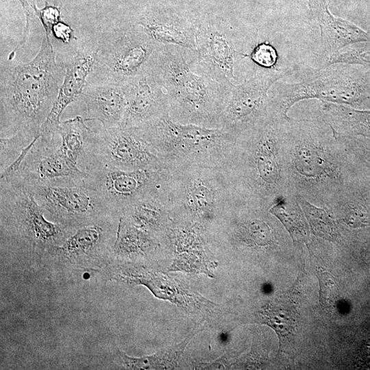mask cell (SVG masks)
I'll list each match as a JSON object with an SVG mask.
<instances>
[{"label":"cell","instance_id":"cell-1","mask_svg":"<svg viewBox=\"0 0 370 370\" xmlns=\"http://www.w3.org/2000/svg\"><path fill=\"white\" fill-rule=\"evenodd\" d=\"M64 74L65 65L56 62L51 38L45 35L32 60L1 64V136L19 131L40 136Z\"/></svg>","mask_w":370,"mask_h":370},{"label":"cell","instance_id":"cell-2","mask_svg":"<svg viewBox=\"0 0 370 370\" xmlns=\"http://www.w3.org/2000/svg\"><path fill=\"white\" fill-rule=\"evenodd\" d=\"M191 52L180 46L162 45L153 56L149 69L167 94L169 115L173 121L219 128L232 85L196 71L191 64Z\"/></svg>","mask_w":370,"mask_h":370},{"label":"cell","instance_id":"cell-3","mask_svg":"<svg viewBox=\"0 0 370 370\" xmlns=\"http://www.w3.org/2000/svg\"><path fill=\"white\" fill-rule=\"evenodd\" d=\"M168 166L199 165L225 169L236 136L223 128L173 121L169 114L136 127Z\"/></svg>","mask_w":370,"mask_h":370},{"label":"cell","instance_id":"cell-4","mask_svg":"<svg viewBox=\"0 0 370 370\" xmlns=\"http://www.w3.org/2000/svg\"><path fill=\"white\" fill-rule=\"evenodd\" d=\"M297 71L298 82L279 80L271 87L273 112L288 117L287 112L294 104L308 99L354 107L370 100V71L363 70L358 64L335 63Z\"/></svg>","mask_w":370,"mask_h":370},{"label":"cell","instance_id":"cell-5","mask_svg":"<svg viewBox=\"0 0 370 370\" xmlns=\"http://www.w3.org/2000/svg\"><path fill=\"white\" fill-rule=\"evenodd\" d=\"M169 190L173 217L201 225L218 221L234 195L223 168L169 166Z\"/></svg>","mask_w":370,"mask_h":370},{"label":"cell","instance_id":"cell-6","mask_svg":"<svg viewBox=\"0 0 370 370\" xmlns=\"http://www.w3.org/2000/svg\"><path fill=\"white\" fill-rule=\"evenodd\" d=\"M0 212L9 238L33 250L59 245L74 229L48 221L29 187L12 177H0Z\"/></svg>","mask_w":370,"mask_h":370},{"label":"cell","instance_id":"cell-7","mask_svg":"<svg viewBox=\"0 0 370 370\" xmlns=\"http://www.w3.org/2000/svg\"><path fill=\"white\" fill-rule=\"evenodd\" d=\"M94 73L101 83L123 85L144 73L162 45L137 24L102 34L96 44Z\"/></svg>","mask_w":370,"mask_h":370},{"label":"cell","instance_id":"cell-8","mask_svg":"<svg viewBox=\"0 0 370 370\" xmlns=\"http://www.w3.org/2000/svg\"><path fill=\"white\" fill-rule=\"evenodd\" d=\"M28 186L45 212L67 227L75 228L120 217L81 178L62 177Z\"/></svg>","mask_w":370,"mask_h":370},{"label":"cell","instance_id":"cell-9","mask_svg":"<svg viewBox=\"0 0 370 370\" xmlns=\"http://www.w3.org/2000/svg\"><path fill=\"white\" fill-rule=\"evenodd\" d=\"M83 184L97 191L121 217L133 203L169 188V166L133 170L116 169L86 161Z\"/></svg>","mask_w":370,"mask_h":370},{"label":"cell","instance_id":"cell-10","mask_svg":"<svg viewBox=\"0 0 370 370\" xmlns=\"http://www.w3.org/2000/svg\"><path fill=\"white\" fill-rule=\"evenodd\" d=\"M84 158L86 161L126 170L169 166L136 127L92 130Z\"/></svg>","mask_w":370,"mask_h":370},{"label":"cell","instance_id":"cell-11","mask_svg":"<svg viewBox=\"0 0 370 370\" xmlns=\"http://www.w3.org/2000/svg\"><path fill=\"white\" fill-rule=\"evenodd\" d=\"M291 70L256 69L251 77L230 86L219 128L236 136L271 114L270 90Z\"/></svg>","mask_w":370,"mask_h":370},{"label":"cell","instance_id":"cell-12","mask_svg":"<svg viewBox=\"0 0 370 370\" xmlns=\"http://www.w3.org/2000/svg\"><path fill=\"white\" fill-rule=\"evenodd\" d=\"M245 58V53L237 49L227 21L215 16L198 19L196 50L191 53V64L196 71L223 84H236V66Z\"/></svg>","mask_w":370,"mask_h":370},{"label":"cell","instance_id":"cell-13","mask_svg":"<svg viewBox=\"0 0 370 370\" xmlns=\"http://www.w3.org/2000/svg\"><path fill=\"white\" fill-rule=\"evenodd\" d=\"M58 138V135H40L35 138L18 169L5 177H12L33 186L58 178L84 177L86 173L69 160L60 149V145L57 147Z\"/></svg>","mask_w":370,"mask_h":370},{"label":"cell","instance_id":"cell-14","mask_svg":"<svg viewBox=\"0 0 370 370\" xmlns=\"http://www.w3.org/2000/svg\"><path fill=\"white\" fill-rule=\"evenodd\" d=\"M122 86L125 110L122 127H136L169 114L167 94L151 69Z\"/></svg>","mask_w":370,"mask_h":370},{"label":"cell","instance_id":"cell-15","mask_svg":"<svg viewBox=\"0 0 370 370\" xmlns=\"http://www.w3.org/2000/svg\"><path fill=\"white\" fill-rule=\"evenodd\" d=\"M97 47H83L65 65V74L54 103L40 130L42 136H58L61 116L66 108L79 99L86 79L95 69Z\"/></svg>","mask_w":370,"mask_h":370},{"label":"cell","instance_id":"cell-16","mask_svg":"<svg viewBox=\"0 0 370 370\" xmlns=\"http://www.w3.org/2000/svg\"><path fill=\"white\" fill-rule=\"evenodd\" d=\"M112 278L129 284L143 285L155 297L168 300L185 310H196L201 307H212L214 305L212 302L186 288L171 278L141 267H120L114 272Z\"/></svg>","mask_w":370,"mask_h":370},{"label":"cell","instance_id":"cell-17","mask_svg":"<svg viewBox=\"0 0 370 370\" xmlns=\"http://www.w3.org/2000/svg\"><path fill=\"white\" fill-rule=\"evenodd\" d=\"M198 19L165 8L149 7L137 25L154 41L196 50Z\"/></svg>","mask_w":370,"mask_h":370},{"label":"cell","instance_id":"cell-18","mask_svg":"<svg viewBox=\"0 0 370 370\" xmlns=\"http://www.w3.org/2000/svg\"><path fill=\"white\" fill-rule=\"evenodd\" d=\"M310 18L320 29V54L325 59L342 49L370 40V32L352 22L334 16L329 0H307Z\"/></svg>","mask_w":370,"mask_h":370},{"label":"cell","instance_id":"cell-19","mask_svg":"<svg viewBox=\"0 0 370 370\" xmlns=\"http://www.w3.org/2000/svg\"><path fill=\"white\" fill-rule=\"evenodd\" d=\"M79 99L86 106V121L97 120L105 128L121 126L126 105L121 85L86 84Z\"/></svg>","mask_w":370,"mask_h":370},{"label":"cell","instance_id":"cell-20","mask_svg":"<svg viewBox=\"0 0 370 370\" xmlns=\"http://www.w3.org/2000/svg\"><path fill=\"white\" fill-rule=\"evenodd\" d=\"M121 216L158 239L173 221L169 188L133 203Z\"/></svg>","mask_w":370,"mask_h":370},{"label":"cell","instance_id":"cell-21","mask_svg":"<svg viewBox=\"0 0 370 370\" xmlns=\"http://www.w3.org/2000/svg\"><path fill=\"white\" fill-rule=\"evenodd\" d=\"M75 227L59 245L48 251L66 259H75L92 254L108 245L110 240V221Z\"/></svg>","mask_w":370,"mask_h":370},{"label":"cell","instance_id":"cell-22","mask_svg":"<svg viewBox=\"0 0 370 370\" xmlns=\"http://www.w3.org/2000/svg\"><path fill=\"white\" fill-rule=\"evenodd\" d=\"M158 246L157 238L137 227L124 217H119L112 248L116 257L123 259L142 257L152 252Z\"/></svg>","mask_w":370,"mask_h":370},{"label":"cell","instance_id":"cell-23","mask_svg":"<svg viewBox=\"0 0 370 370\" xmlns=\"http://www.w3.org/2000/svg\"><path fill=\"white\" fill-rule=\"evenodd\" d=\"M173 246L175 255L169 271L204 273L214 278L211 269L214 268V263L208 259L206 238H186L175 243Z\"/></svg>","mask_w":370,"mask_h":370},{"label":"cell","instance_id":"cell-24","mask_svg":"<svg viewBox=\"0 0 370 370\" xmlns=\"http://www.w3.org/2000/svg\"><path fill=\"white\" fill-rule=\"evenodd\" d=\"M198 332L194 330L182 342L148 356L139 358L132 357L120 351L118 354L119 363L125 369H176L181 355L192 338Z\"/></svg>","mask_w":370,"mask_h":370},{"label":"cell","instance_id":"cell-25","mask_svg":"<svg viewBox=\"0 0 370 370\" xmlns=\"http://www.w3.org/2000/svg\"><path fill=\"white\" fill-rule=\"evenodd\" d=\"M81 116L61 121L58 130L60 136V149L74 165L78 166L81 158H84L87 141L92 129ZM80 169V168H79Z\"/></svg>","mask_w":370,"mask_h":370},{"label":"cell","instance_id":"cell-26","mask_svg":"<svg viewBox=\"0 0 370 370\" xmlns=\"http://www.w3.org/2000/svg\"><path fill=\"white\" fill-rule=\"evenodd\" d=\"M328 120L339 129L370 135V110H358L323 102Z\"/></svg>","mask_w":370,"mask_h":370},{"label":"cell","instance_id":"cell-27","mask_svg":"<svg viewBox=\"0 0 370 370\" xmlns=\"http://www.w3.org/2000/svg\"><path fill=\"white\" fill-rule=\"evenodd\" d=\"M284 225L293 241L306 242L309 232L301 208L297 204L279 199L269 209Z\"/></svg>","mask_w":370,"mask_h":370},{"label":"cell","instance_id":"cell-28","mask_svg":"<svg viewBox=\"0 0 370 370\" xmlns=\"http://www.w3.org/2000/svg\"><path fill=\"white\" fill-rule=\"evenodd\" d=\"M259 314L261 322L273 328L280 337L290 334L295 327V313L287 303L271 301Z\"/></svg>","mask_w":370,"mask_h":370},{"label":"cell","instance_id":"cell-29","mask_svg":"<svg viewBox=\"0 0 370 370\" xmlns=\"http://www.w3.org/2000/svg\"><path fill=\"white\" fill-rule=\"evenodd\" d=\"M298 202L315 235L328 241L337 239L338 232L335 222L324 210L310 204L304 199L299 198Z\"/></svg>","mask_w":370,"mask_h":370},{"label":"cell","instance_id":"cell-30","mask_svg":"<svg viewBox=\"0 0 370 370\" xmlns=\"http://www.w3.org/2000/svg\"><path fill=\"white\" fill-rule=\"evenodd\" d=\"M36 137L24 131L17 132L10 136H1L0 171L10 166Z\"/></svg>","mask_w":370,"mask_h":370},{"label":"cell","instance_id":"cell-31","mask_svg":"<svg viewBox=\"0 0 370 370\" xmlns=\"http://www.w3.org/2000/svg\"><path fill=\"white\" fill-rule=\"evenodd\" d=\"M346 63L370 66V40L349 45L325 58V65Z\"/></svg>","mask_w":370,"mask_h":370},{"label":"cell","instance_id":"cell-32","mask_svg":"<svg viewBox=\"0 0 370 370\" xmlns=\"http://www.w3.org/2000/svg\"><path fill=\"white\" fill-rule=\"evenodd\" d=\"M237 237L247 243L266 246L272 240L271 231L266 222L260 219L249 220L238 227Z\"/></svg>","mask_w":370,"mask_h":370},{"label":"cell","instance_id":"cell-33","mask_svg":"<svg viewBox=\"0 0 370 370\" xmlns=\"http://www.w3.org/2000/svg\"><path fill=\"white\" fill-rule=\"evenodd\" d=\"M318 151L302 148L296 155L295 165L302 175L314 176L322 173L325 167V162Z\"/></svg>","mask_w":370,"mask_h":370},{"label":"cell","instance_id":"cell-34","mask_svg":"<svg viewBox=\"0 0 370 370\" xmlns=\"http://www.w3.org/2000/svg\"><path fill=\"white\" fill-rule=\"evenodd\" d=\"M245 58L255 63L258 69H275L278 54L273 45L264 41L256 44L249 54H245Z\"/></svg>","mask_w":370,"mask_h":370},{"label":"cell","instance_id":"cell-35","mask_svg":"<svg viewBox=\"0 0 370 370\" xmlns=\"http://www.w3.org/2000/svg\"><path fill=\"white\" fill-rule=\"evenodd\" d=\"M320 299L324 306L333 305L338 297V290L333 277L328 273H319Z\"/></svg>","mask_w":370,"mask_h":370},{"label":"cell","instance_id":"cell-36","mask_svg":"<svg viewBox=\"0 0 370 370\" xmlns=\"http://www.w3.org/2000/svg\"><path fill=\"white\" fill-rule=\"evenodd\" d=\"M35 14L43 26L45 35L50 38L53 27L60 21L61 14L60 10L57 7L46 5L42 9L37 8Z\"/></svg>","mask_w":370,"mask_h":370},{"label":"cell","instance_id":"cell-37","mask_svg":"<svg viewBox=\"0 0 370 370\" xmlns=\"http://www.w3.org/2000/svg\"><path fill=\"white\" fill-rule=\"evenodd\" d=\"M52 34L64 43H69L75 39L73 29L63 21H59L52 28Z\"/></svg>","mask_w":370,"mask_h":370},{"label":"cell","instance_id":"cell-38","mask_svg":"<svg viewBox=\"0 0 370 370\" xmlns=\"http://www.w3.org/2000/svg\"><path fill=\"white\" fill-rule=\"evenodd\" d=\"M21 4V5H28L32 0H18Z\"/></svg>","mask_w":370,"mask_h":370}]
</instances>
